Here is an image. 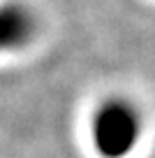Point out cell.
I'll return each instance as SVG.
<instances>
[{
  "instance_id": "1",
  "label": "cell",
  "mask_w": 155,
  "mask_h": 158,
  "mask_svg": "<svg viewBox=\"0 0 155 158\" xmlns=\"http://www.w3.org/2000/svg\"><path fill=\"white\" fill-rule=\"evenodd\" d=\"M141 137V116L132 102L113 98L95 109L90 139L102 158H125Z\"/></svg>"
},
{
  "instance_id": "2",
  "label": "cell",
  "mask_w": 155,
  "mask_h": 158,
  "mask_svg": "<svg viewBox=\"0 0 155 158\" xmlns=\"http://www.w3.org/2000/svg\"><path fill=\"white\" fill-rule=\"evenodd\" d=\"M35 33V19L23 5L0 7V51H12L28 44Z\"/></svg>"
}]
</instances>
